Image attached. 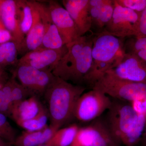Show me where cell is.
<instances>
[{"mask_svg":"<svg viewBox=\"0 0 146 146\" xmlns=\"http://www.w3.org/2000/svg\"><path fill=\"white\" fill-rule=\"evenodd\" d=\"M73 142L78 146H121L102 117L87 126L79 129Z\"/></svg>","mask_w":146,"mask_h":146,"instance_id":"cell-6","label":"cell"},{"mask_svg":"<svg viewBox=\"0 0 146 146\" xmlns=\"http://www.w3.org/2000/svg\"><path fill=\"white\" fill-rule=\"evenodd\" d=\"M4 71H0V74H1V73L3 72Z\"/></svg>","mask_w":146,"mask_h":146,"instance_id":"cell-38","label":"cell"},{"mask_svg":"<svg viewBox=\"0 0 146 146\" xmlns=\"http://www.w3.org/2000/svg\"><path fill=\"white\" fill-rule=\"evenodd\" d=\"M92 89L112 98L132 102L146 98V84L128 81L106 72Z\"/></svg>","mask_w":146,"mask_h":146,"instance_id":"cell-4","label":"cell"},{"mask_svg":"<svg viewBox=\"0 0 146 146\" xmlns=\"http://www.w3.org/2000/svg\"><path fill=\"white\" fill-rule=\"evenodd\" d=\"M44 28V35L41 47L51 49H58L64 46L57 27L54 23L46 5L36 1Z\"/></svg>","mask_w":146,"mask_h":146,"instance_id":"cell-16","label":"cell"},{"mask_svg":"<svg viewBox=\"0 0 146 146\" xmlns=\"http://www.w3.org/2000/svg\"><path fill=\"white\" fill-rule=\"evenodd\" d=\"M137 146H146V127L141 137V140Z\"/></svg>","mask_w":146,"mask_h":146,"instance_id":"cell-33","label":"cell"},{"mask_svg":"<svg viewBox=\"0 0 146 146\" xmlns=\"http://www.w3.org/2000/svg\"><path fill=\"white\" fill-rule=\"evenodd\" d=\"M133 53L135 54L142 60L146 62V50L139 51Z\"/></svg>","mask_w":146,"mask_h":146,"instance_id":"cell-34","label":"cell"},{"mask_svg":"<svg viewBox=\"0 0 146 146\" xmlns=\"http://www.w3.org/2000/svg\"><path fill=\"white\" fill-rule=\"evenodd\" d=\"M119 5L134 11L142 12L146 8V0H115Z\"/></svg>","mask_w":146,"mask_h":146,"instance_id":"cell-27","label":"cell"},{"mask_svg":"<svg viewBox=\"0 0 146 146\" xmlns=\"http://www.w3.org/2000/svg\"><path fill=\"white\" fill-rule=\"evenodd\" d=\"M18 51L14 42H6L0 44V71L7 66L12 65L17 61Z\"/></svg>","mask_w":146,"mask_h":146,"instance_id":"cell-20","label":"cell"},{"mask_svg":"<svg viewBox=\"0 0 146 146\" xmlns=\"http://www.w3.org/2000/svg\"><path fill=\"white\" fill-rule=\"evenodd\" d=\"M16 74L21 84L35 95L44 94L56 77L49 70L25 65H18Z\"/></svg>","mask_w":146,"mask_h":146,"instance_id":"cell-9","label":"cell"},{"mask_svg":"<svg viewBox=\"0 0 146 146\" xmlns=\"http://www.w3.org/2000/svg\"><path fill=\"white\" fill-rule=\"evenodd\" d=\"M0 19H1V13H0Z\"/></svg>","mask_w":146,"mask_h":146,"instance_id":"cell-39","label":"cell"},{"mask_svg":"<svg viewBox=\"0 0 146 146\" xmlns=\"http://www.w3.org/2000/svg\"><path fill=\"white\" fill-rule=\"evenodd\" d=\"M48 2L51 17L57 27L63 45L69 44L81 36L66 9L55 1H49Z\"/></svg>","mask_w":146,"mask_h":146,"instance_id":"cell-12","label":"cell"},{"mask_svg":"<svg viewBox=\"0 0 146 146\" xmlns=\"http://www.w3.org/2000/svg\"><path fill=\"white\" fill-rule=\"evenodd\" d=\"M39 146H48L47 144H44V145H39Z\"/></svg>","mask_w":146,"mask_h":146,"instance_id":"cell-36","label":"cell"},{"mask_svg":"<svg viewBox=\"0 0 146 146\" xmlns=\"http://www.w3.org/2000/svg\"><path fill=\"white\" fill-rule=\"evenodd\" d=\"M93 42L92 57L95 62H120L125 52L119 38L105 32L98 33Z\"/></svg>","mask_w":146,"mask_h":146,"instance_id":"cell-8","label":"cell"},{"mask_svg":"<svg viewBox=\"0 0 146 146\" xmlns=\"http://www.w3.org/2000/svg\"><path fill=\"white\" fill-rule=\"evenodd\" d=\"M86 88L55 77L45 91L48 107L50 127L56 132L74 118L75 106Z\"/></svg>","mask_w":146,"mask_h":146,"instance_id":"cell-1","label":"cell"},{"mask_svg":"<svg viewBox=\"0 0 146 146\" xmlns=\"http://www.w3.org/2000/svg\"><path fill=\"white\" fill-rule=\"evenodd\" d=\"M114 3L112 18L102 31L119 38L135 36L141 12L123 7L115 0Z\"/></svg>","mask_w":146,"mask_h":146,"instance_id":"cell-7","label":"cell"},{"mask_svg":"<svg viewBox=\"0 0 146 146\" xmlns=\"http://www.w3.org/2000/svg\"><path fill=\"white\" fill-rule=\"evenodd\" d=\"M0 13L1 21L11 34L12 42L16 45L18 52L25 36L17 15L16 1L0 0Z\"/></svg>","mask_w":146,"mask_h":146,"instance_id":"cell-13","label":"cell"},{"mask_svg":"<svg viewBox=\"0 0 146 146\" xmlns=\"http://www.w3.org/2000/svg\"><path fill=\"white\" fill-rule=\"evenodd\" d=\"M93 38L84 35L66 45L68 51L52 71L54 75L66 81L82 82L93 63Z\"/></svg>","mask_w":146,"mask_h":146,"instance_id":"cell-2","label":"cell"},{"mask_svg":"<svg viewBox=\"0 0 146 146\" xmlns=\"http://www.w3.org/2000/svg\"><path fill=\"white\" fill-rule=\"evenodd\" d=\"M12 42V37L10 33L7 29L0 19V44Z\"/></svg>","mask_w":146,"mask_h":146,"instance_id":"cell-30","label":"cell"},{"mask_svg":"<svg viewBox=\"0 0 146 146\" xmlns=\"http://www.w3.org/2000/svg\"><path fill=\"white\" fill-rule=\"evenodd\" d=\"M11 94L13 107L19 104L21 102L28 98L29 97V98L35 95L21 84L18 83L15 79L13 82Z\"/></svg>","mask_w":146,"mask_h":146,"instance_id":"cell-25","label":"cell"},{"mask_svg":"<svg viewBox=\"0 0 146 146\" xmlns=\"http://www.w3.org/2000/svg\"><path fill=\"white\" fill-rule=\"evenodd\" d=\"M111 104V99L101 91L92 89L80 96L76 103L74 118L80 121H92L99 117Z\"/></svg>","mask_w":146,"mask_h":146,"instance_id":"cell-5","label":"cell"},{"mask_svg":"<svg viewBox=\"0 0 146 146\" xmlns=\"http://www.w3.org/2000/svg\"><path fill=\"white\" fill-rule=\"evenodd\" d=\"M131 102L133 108L138 114H146V98Z\"/></svg>","mask_w":146,"mask_h":146,"instance_id":"cell-31","label":"cell"},{"mask_svg":"<svg viewBox=\"0 0 146 146\" xmlns=\"http://www.w3.org/2000/svg\"><path fill=\"white\" fill-rule=\"evenodd\" d=\"M70 146H76L75 145H74V144H72V145H71Z\"/></svg>","mask_w":146,"mask_h":146,"instance_id":"cell-37","label":"cell"},{"mask_svg":"<svg viewBox=\"0 0 146 146\" xmlns=\"http://www.w3.org/2000/svg\"><path fill=\"white\" fill-rule=\"evenodd\" d=\"M135 37H146V8L141 13L137 32Z\"/></svg>","mask_w":146,"mask_h":146,"instance_id":"cell-29","label":"cell"},{"mask_svg":"<svg viewBox=\"0 0 146 146\" xmlns=\"http://www.w3.org/2000/svg\"><path fill=\"white\" fill-rule=\"evenodd\" d=\"M43 129L35 131L26 130L23 131L20 136L16 137L13 145L16 146H39L44 145L42 141Z\"/></svg>","mask_w":146,"mask_h":146,"instance_id":"cell-22","label":"cell"},{"mask_svg":"<svg viewBox=\"0 0 146 146\" xmlns=\"http://www.w3.org/2000/svg\"><path fill=\"white\" fill-rule=\"evenodd\" d=\"M106 72L118 78L146 84V62L133 53L125 52L117 65Z\"/></svg>","mask_w":146,"mask_h":146,"instance_id":"cell-10","label":"cell"},{"mask_svg":"<svg viewBox=\"0 0 146 146\" xmlns=\"http://www.w3.org/2000/svg\"><path fill=\"white\" fill-rule=\"evenodd\" d=\"M129 39L126 43L124 48L125 52L134 53L141 50H146V37Z\"/></svg>","mask_w":146,"mask_h":146,"instance_id":"cell-26","label":"cell"},{"mask_svg":"<svg viewBox=\"0 0 146 146\" xmlns=\"http://www.w3.org/2000/svg\"></svg>","mask_w":146,"mask_h":146,"instance_id":"cell-40","label":"cell"},{"mask_svg":"<svg viewBox=\"0 0 146 146\" xmlns=\"http://www.w3.org/2000/svg\"><path fill=\"white\" fill-rule=\"evenodd\" d=\"M62 3L80 36L91 30L92 21L89 11V0H63Z\"/></svg>","mask_w":146,"mask_h":146,"instance_id":"cell-14","label":"cell"},{"mask_svg":"<svg viewBox=\"0 0 146 146\" xmlns=\"http://www.w3.org/2000/svg\"><path fill=\"white\" fill-rule=\"evenodd\" d=\"M48 117V113L44 108L36 117L33 119L20 121L16 123L27 131H35L41 130L47 126Z\"/></svg>","mask_w":146,"mask_h":146,"instance_id":"cell-23","label":"cell"},{"mask_svg":"<svg viewBox=\"0 0 146 146\" xmlns=\"http://www.w3.org/2000/svg\"><path fill=\"white\" fill-rule=\"evenodd\" d=\"M68 51L65 45L58 49H51L39 47L24 55L18 60V65L30 66L40 70L52 71Z\"/></svg>","mask_w":146,"mask_h":146,"instance_id":"cell-11","label":"cell"},{"mask_svg":"<svg viewBox=\"0 0 146 146\" xmlns=\"http://www.w3.org/2000/svg\"><path fill=\"white\" fill-rule=\"evenodd\" d=\"M16 135V130L8 121L7 116L0 113V137L13 145Z\"/></svg>","mask_w":146,"mask_h":146,"instance_id":"cell-24","label":"cell"},{"mask_svg":"<svg viewBox=\"0 0 146 146\" xmlns=\"http://www.w3.org/2000/svg\"><path fill=\"white\" fill-rule=\"evenodd\" d=\"M17 13L24 34H27L33 23V13L30 1H16Z\"/></svg>","mask_w":146,"mask_h":146,"instance_id":"cell-19","label":"cell"},{"mask_svg":"<svg viewBox=\"0 0 146 146\" xmlns=\"http://www.w3.org/2000/svg\"><path fill=\"white\" fill-rule=\"evenodd\" d=\"M79 129L76 124L60 129L46 144L48 146H70L72 143Z\"/></svg>","mask_w":146,"mask_h":146,"instance_id":"cell-18","label":"cell"},{"mask_svg":"<svg viewBox=\"0 0 146 146\" xmlns=\"http://www.w3.org/2000/svg\"><path fill=\"white\" fill-rule=\"evenodd\" d=\"M44 108L36 95L32 96L14 106L11 117L16 123L31 119Z\"/></svg>","mask_w":146,"mask_h":146,"instance_id":"cell-17","label":"cell"},{"mask_svg":"<svg viewBox=\"0 0 146 146\" xmlns=\"http://www.w3.org/2000/svg\"><path fill=\"white\" fill-rule=\"evenodd\" d=\"M13 145L0 137V146H12Z\"/></svg>","mask_w":146,"mask_h":146,"instance_id":"cell-35","label":"cell"},{"mask_svg":"<svg viewBox=\"0 0 146 146\" xmlns=\"http://www.w3.org/2000/svg\"><path fill=\"white\" fill-rule=\"evenodd\" d=\"M13 105L7 98L2 89L0 90V113L5 116H11Z\"/></svg>","mask_w":146,"mask_h":146,"instance_id":"cell-28","label":"cell"},{"mask_svg":"<svg viewBox=\"0 0 146 146\" xmlns=\"http://www.w3.org/2000/svg\"><path fill=\"white\" fill-rule=\"evenodd\" d=\"M129 102L112 98L111 106L104 117L112 136L121 146L125 145L138 117V113Z\"/></svg>","mask_w":146,"mask_h":146,"instance_id":"cell-3","label":"cell"},{"mask_svg":"<svg viewBox=\"0 0 146 146\" xmlns=\"http://www.w3.org/2000/svg\"><path fill=\"white\" fill-rule=\"evenodd\" d=\"M114 7V0H106L91 28L94 27L98 29L99 31L98 33L102 32L112 18Z\"/></svg>","mask_w":146,"mask_h":146,"instance_id":"cell-21","label":"cell"},{"mask_svg":"<svg viewBox=\"0 0 146 146\" xmlns=\"http://www.w3.org/2000/svg\"><path fill=\"white\" fill-rule=\"evenodd\" d=\"M6 76L4 72L0 74V90L4 86L7 82Z\"/></svg>","mask_w":146,"mask_h":146,"instance_id":"cell-32","label":"cell"},{"mask_svg":"<svg viewBox=\"0 0 146 146\" xmlns=\"http://www.w3.org/2000/svg\"><path fill=\"white\" fill-rule=\"evenodd\" d=\"M30 1L32 10V25L18 52L25 54L41 47L44 35V26L36 1Z\"/></svg>","mask_w":146,"mask_h":146,"instance_id":"cell-15","label":"cell"}]
</instances>
